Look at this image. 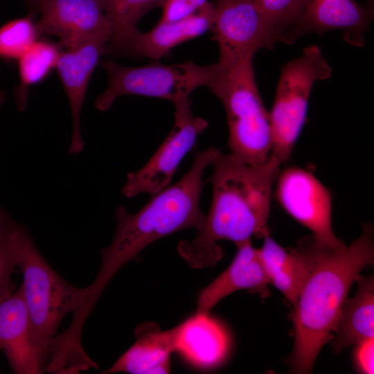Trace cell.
I'll return each instance as SVG.
<instances>
[{
    "label": "cell",
    "mask_w": 374,
    "mask_h": 374,
    "mask_svg": "<svg viewBox=\"0 0 374 374\" xmlns=\"http://www.w3.org/2000/svg\"><path fill=\"white\" fill-rule=\"evenodd\" d=\"M32 7L34 6L37 0H26Z\"/></svg>",
    "instance_id": "cell-30"
},
{
    "label": "cell",
    "mask_w": 374,
    "mask_h": 374,
    "mask_svg": "<svg viewBox=\"0 0 374 374\" xmlns=\"http://www.w3.org/2000/svg\"><path fill=\"white\" fill-rule=\"evenodd\" d=\"M355 294L346 299L337 319L332 346L339 353L374 337V280L373 276H360Z\"/></svg>",
    "instance_id": "cell-19"
},
{
    "label": "cell",
    "mask_w": 374,
    "mask_h": 374,
    "mask_svg": "<svg viewBox=\"0 0 374 374\" xmlns=\"http://www.w3.org/2000/svg\"><path fill=\"white\" fill-rule=\"evenodd\" d=\"M236 254L230 265L202 291L196 314H209L220 301L238 290H247L262 299L270 295L269 282L258 249L252 246L251 240L236 244Z\"/></svg>",
    "instance_id": "cell-15"
},
{
    "label": "cell",
    "mask_w": 374,
    "mask_h": 374,
    "mask_svg": "<svg viewBox=\"0 0 374 374\" xmlns=\"http://www.w3.org/2000/svg\"><path fill=\"white\" fill-rule=\"evenodd\" d=\"M38 33L31 15L3 24L0 27V56L18 60L37 41Z\"/></svg>",
    "instance_id": "cell-23"
},
{
    "label": "cell",
    "mask_w": 374,
    "mask_h": 374,
    "mask_svg": "<svg viewBox=\"0 0 374 374\" xmlns=\"http://www.w3.org/2000/svg\"><path fill=\"white\" fill-rule=\"evenodd\" d=\"M209 2L208 0H166L161 6L162 15L159 21L173 22L188 18Z\"/></svg>",
    "instance_id": "cell-25"
},
{
    "label": "cell",
    "mask_w": 374,
    "mask_h": 374,
    "mask_svg": "<svg viewBox=\"0 0 374 374\" xmlns=\"http://www.w3.org/2000/svg\"><path fill=\"white\" fill-rule=\"evenodd\" d=\"M253 56L229 64L217 62L206 87L224 105L231 154L244 163L260 164L269 156L272 141L269 113L255 79Z\"/></svg>",
    "instance_id": "cell-4"
},
{
    "label": "cell",
    "mask_w": 374,
    "mask_h": 374,
    "mask_svg": "<svg viewBox=\"0 0 374 374\" xmlns=\"http://www.w3.org/2000/svg\"><path fill=\"white\" fill-rule=\"evenodd\" d=\"M331 73L330 66L317 45L305 47L299 57L282 67L269 113L272 141L270 154L280 163L290 157L305 122L313 85L328 79Z\"/></svg>",
    "instance_id": "cell-6"
},
{
    "label": "cell",
    "mask_w": 374,
    "mask_h": 374,
    "mask_svg": "<svg viewBox=\"0 0 374 374\" xmlns=\"http://www.w3.org/2000/svg\"><path fill=\"white\" fill-rule=\"evenodd\" d=\"M280 163L271 154L260 164H249L220 150L211 166V205L197 235L182 240L178 253L193 268L213 267L223 256L218 241L235 244L269 234L267 220L271 190Z\"/></svg>",
    "instance_id": "cell-1"
},
{
    "label": "cell",
    "mask_w": 374,
    "mask_h": 374,
    "mask_svg": "<svg viewBox=\"0 0 374 374\" xmlns=\"http://www.w3.org/2000/svg\"><path fill=\"white\" fill-rule=\"evenodd\" d=\"M372 15L371 6L361 5L355 0H305L301 18L285 43L294 42L309 33L322 35L340 30L346 42L363 46Z\"/></svg>",
    "instance_id": "cell-12"
},
{
    "label": "cell",
    "mask_w": 374,
    "mask_h": 374,
    "mask_svg": "<svg viewBox=\"0 0 374 374\" xmlns=\"http://www.w3.org/2000/svg\"><path fill=\"white\" fill-rule=\"evenodd\" d=\"M175 123L162 144L139 170L128 173L122 193L134 197L141 193L150 196L170 185L184 156L208 126L204 118L195 116L189 99L175 105Z\"/></svg>",
    "instance_id": "cell-8"
},
{
    "label": "cell",
    "mask_w": 374,
    "mask_h": 374,
    "mask_svg": "<svg viewBox=\"0 0 374 374\" xmlns=\"http://www.w3.org/2000/svg\"><path fill=\"white\" fill-rule=\"evenodd\" d=\"M17 267L23 276L21 288L32 326L35 348L45 371L50 341L56 335L62 319L79 308L84 288L72 285L51 267L23 226Z\"/></svg>",
    "instance_id": "cell-5"
},
{
    "label": "cell",
    "mask_w": 374,
    "mask_h": 374,
    "mask_svg": "<svg viewBox=\"0 0 374 374\" xmlns=\"http://www.w3.org/2000/svg\"><path fill=\"white\" fill-rule=\"evenodd\" d=\"M263 239L262 246L258 250L269 284L294 305L308 271L306 253L301 243L295 248L285 249L269 234Z\"/></svg>",
    "instance_id": "cell-20"
},
{
    "label": "cell",
    "mask_w": 374,
    "mask_h": 374,
    "mask_svg": "<svg viewBox=\"0 0 374 374\" xmlns=\"http://www.w3.org/2000/svg\"><path fill=\"white\" fill-rule=\"evenodd\" d=\"M15 222L8 213L0 206V240L7 235Z\"/></svg>",
    "instance_id": "cell-28"
},
{
    "label": "cell",
    "mask_w": 374,
    "mask_h": 374,
    "mask_svg": "<svg viewBox=\"0 0 374 374\" xmlns=\"http://www.w3.org/2000/svg\"><path fill=\"white\" fill-rule=\"evenodd\" d=\"M211 30L219 62L229 64L260 49H271L280 39L253 0H214Z\"/></svg>",
    "instance_id": "cell-10"
},
{
    "label": "cell",
    "mask_w": 374,
    "mask_h": 374,
    "mask_svg": "<svg viewBox=\"0 0 374 374\" xmlns=\"http://www.w3.org/2000/svg\"><path fill=\"white\" fill-rule=\"evenodd\" d=\"M271 28L285 43L299 22L305 0H253Z\"/></svg>",
    "instance_id": "cell-24"
},
{
    "label": "cell",
    "mask_w": 374,
    "mask_h": 374,
    "mask_svg": "<svg viewBox=\"0 0 374 374\" xmlns=\"http://www.w3.org/2000/svg\"><path fill=\"white\" fill-rule=\"evenodd\" d=\"M300 243L308 267L293 305L294 342L289 363L294 373H310L321 349L333 337L353 283L373 264V227L365 223L358 238L334 250L319 247L312 236Z\"/></svg>",
    "instance_id": "cell-2"
},
{
    "label": "cell",
    "mask_w": 374,
    "mask_h": 374,
    "mask_svg": "<svg viewBox=\"0 0 374 374\" xmlns=\"http://www.w3.org/2000/svg\"><path fill=\"white\" fill-rule=\"evenodd\" d=\"M213 2L208 3L195 15L173 22L159 21L153 28L137 30L122 45L117 53L148 57L159 61L176 46L199 37L212 29Z\"/></svg>",
    "instance_id": "cell-16"
},
{
    "label": "cell",
    "mask_w": 374,
    "mask_h": 374,
    "mask_svg": "<svg viewBox=\"0 0 374 374\" xmlns=\"http://www.w3.org/2000/svg\"><path fill=\"white\" fill-rule=\"evenodd\" d=\"M230 346L226 329L209 314H195L177 326L176 350L197 366L219 365L227 357Z\"/></svg>",
    "instance_id": "cell-18"
},
{
    "label": "cell",
    "mask_w": 374,
    "mask_h": 374,
    "mask_svg": "<svg viewBox=\"0 0 374 374\" xmlns=\"http://www.w3.org/2000/svg\"><path fill=\"white\" fill-rule=\"evenodd\" d=\"M109 35H98L60 52L55 68L66 93L72 115V136L69 152L78 154L84 143L80 117L87 89L94 69L107 53Z\"/></svg>",
    "instance_id": "cell-13"
},
{
    "label": "cell",
    "mask_w": 374,
    "mask_h": 374,
    "mask_svg": "<svg viewBox=\"0 0 374 374\" xmlns=\"http://www.w3.org/2000/svg\"><path fill=\"white\" fill-rule=\"evenodd\" d=\"M60 51L49 42L35 41L18 59L19 73L21 80L17 93L19 109L25 107L26 88L42 80L53 68H55Z\"/></svg>",
    "instance_id": "cell-22"
},
{
    "label": "cell",
    "mask_w": 374,
    "mask_h": 374,
    "mask_svg": "<svg viewBox=\"0 0 374 374\" xmlns=\"http://www.w3.org/2000/svg\"><path fill=\"white\" fill-rule=\"evenodd\" d=\"M136 342L103 373H168L170 356L176 350L177 326L163 331L154 323H142L135 331Z\"/></svg>",
    "instance_id": "cell-17"
},
{
    "label": "cell",
    "mask_w": 374,
    "mask_h": 374,
    "mask_svg": "<svg viewBox=\"0 0 374 374\" xmlns=\"http://www.w3.org/2000/svg\"><path fill=\"white\" fill-rule=\"evenodd\" d=\"M39 33L56 37L69 48L98 35H111V24L100 0H37Z\"/></svg>",
    "instance_id": "cell-11"
},
{
    "label": "cell",
    "mask_w": 374,
    "mask_h": 374,
    "mask_svg": "<svg viewBox=\"0 0 374 374\" xmlns=\"http://www.w3.org/2000/svg\"><path fill=\"white\" fill-rule=\"evenodd\" d=\"M276 195L284 210L313 233L315 244L326 250L344 246L332 226V196L311 172L290 167L280 171Z\"/></svg>",
    "instance_id": "cell-9"
},
{
    "label": "cell",
    "mask_w": 374,
    "mask_h": 374,
    "mask_svg": "<svg viewBox=\"0 0 374 374\" xmlns=\"http://www.w3.org/2000/svg\"><path fill=\"white\" fill-rule=\"evenodd\" d=\"M371 1H373V0H370V1H371Z\"/></svg>",
    "instance_id": "cell-31"
},
{
    "label": "cell",
    "mask_w": 374,
    "mask_h": 374,
    "mask_svg": "<svg viewBox=\"0 0 374 374\" xmlns=\"http://www.w3.org/2000/svg\"><path fill=\"white\" fill-rule=\"evenodd\" d=\"M13 269L11 268L0 265V296L3 294L12 290L11 275Z\"/></svg>",
    "instance_id": "cell-27"
},
{
    "label": "cell",
    "mask_w": 374,
    "mask_h": 374,
    "mask_svg": "<svg viewBox=\"0 0 374 374\" xmlns=\"http://www.w3.org/2000/svg\"><path fill=\"white\" fill-rule=\"evenodd\" d=\"M0 350L17 374L44 373L21 287L0 296Z\"/></svg>",
    "instance_id": "cell-14"
},
{
    "label": "cell",
    "mask_w": 374,
    "mask_h": 374,
    "mask_svg": "<svg viewBox=\"0 0 374 374\" xmlns=\"http://www.w3.org/2000/svg\"><path fill=\"white\" fill-rule=\"evenodd\" d=\"M219 151L213 146L197 151L188 171L177 183L151 195L136 213H129L122 205L116 209L115 233L109 245L100 251L96 277L84 287L76 312L80 319H87L112 278L144 248L171 233L201 227L205 218L199 207L203 175Z\"/></svg>",
    "instance_id": "cell-3"
},
{
    "label": "cell",
    "mask_w": 374,
    "mask_h": 374,
    "mask_svg": "<svg viewBox=\"0 0 374 374\" xmlns=\"http://www.w3.org/2000/svg\"><path fill=\"white\" fill-rule=\"evenodd\" d=\"M5 100V93L3 91H0V107H1Z\"/></svg>",
    "instance_id": "cell-29"
},
{
    "label": "cell",
    "mask_w": 374,
    "mask_h": 374,
    "mask_svg": "<svg viewBox=\"0 0 374 374\" xmlns=\"http://www.w3.org/2000/svg\"><path fill=\"white\" fill-rule=\"evenodd\" d=\"M166 0H100L111 24L107 53H116L138 29L137 24L150 10L161 8Z\"/></svg>",
    "instance_id": "cell-21"
},
{
    "label": "cell",
    "mask_w": 374,
    "mask_h": 374,
    "mask_svg": "<svg viewBox=\"0 0 374 374\" xmlns=\"http://www.w3.org/2000/svg\"><path fill=\"white\" fill-rule=\"evenodd\" d=\"M354 354L356 367L363 373H373V339L365 341L358 345Z\"/></svg>",
    "instance_id": "cell-26"
},
{
    "label": "cell",
    "mask_w": 374,
    "mask_h": 374,
    "mask_svg": "<svg viewBox=\"0 0 374 374\" xmlns=\"http://www.w3.org/2000/svg\"><path fill=\"white\" fill-rule=\"evenodd\" d=\"M103 66L108 75V84L96 98L95 107L105 112L123 95L163 98L174 105L185 101L196 89L208 85L217 64L204 66L188 60L166 65L154 61L141 66L128 67L106 60Z\"/></svg>",
    "instance_id": "cell-7"
}]
</instances>
